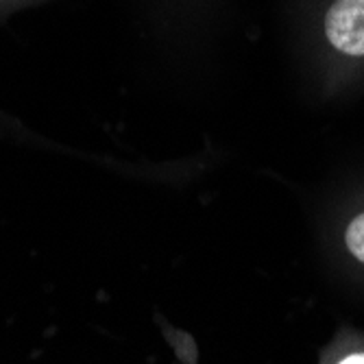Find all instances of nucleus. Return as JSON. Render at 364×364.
<instances>
[{"instance_id":"obj_1","label":"nucleus","mask_w":364,"mask_h":364,"mask_svg":"<svg viewBox=\"0 0 364 364\" xmlns=\"http://www.w3.org/2000/svg\"><path fill=\"white\" fill-rule=\"evenodd\" d=\"M327 38L347 55H364V0H338L329 9Z\"/></svg>"},{"instance_id":"obj_2","label":"nucleus","mask_w":364,"mask_h":364,"mask_svg":"<svg viewBox=\"0 0 364 364\" xmlns=\"http://www.w3.org/2000/svg\"><path fill=\"white\" fill-rule=\"evenodd\" d=\"M347 247L349 251L364 262V214H360L347 229Z\"/></svg>"},{"instance_id":"obj_3","label":"nucleus","mask_w":364,"mask_h":364,"mask_svg":"<svg viewBox=\"0 0 364 364\" xmlns=\"http://www.w3.org/2000/svg\"><path fill=\"white\" fill-rule=\"evenodd\" d=\"M338 364H364V355H349V358H345Z\"/></svg>"}]
</instances>
